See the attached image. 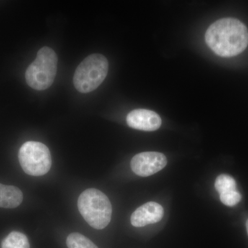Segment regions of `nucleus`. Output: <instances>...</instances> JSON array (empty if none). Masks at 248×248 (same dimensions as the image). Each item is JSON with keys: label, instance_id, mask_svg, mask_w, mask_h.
I'll return each instance as SVG.
<instances>
[{"label": "nucleus", "instance_id": "1a4fd4ad", "mask_svg": "<svg viewBox=\"0 0 248 248\" xmlns=\"http://www.w3.org/2000/svg\"><path fill=\"white\" fill-rule=\"evenodd\" d=\"M22 201V192L18 187L0 184V208H17Z\"/></svg>", "mask_w": 248, "mask_h": 248}, {"label": "nucleus", "instance_id": "9b49d317", "mask_svg": "<svg viewBox=\"0 0 248 248\" xmlns=\"http://www.w3.org/2000/svg\"><path fill=\"white\" fill-rule=\"evenodd\" d=\"M66 245L68 248H98L91 240L78 232L68 235Z\"/></svg>", "mask_w": 248, "mask_h": 248}, {"label": "nucleus", "instance_id": "39448f33", "mask_svg": "<svg viewBox=\"0 0 248 248\" xmlns=\"http://www.w3.org/2000/svg\"><path fill=\"white\" fill-rule=\"evenodd\" d=\"M19 164L31 176L45 175L50 170L52 157L48 147L38 141H27L19 149Z\"/></svg>", "mask_w": 248, "mask_h": 248}, {"label": "nucleus", "instance_id": "f03ea898", "mask_svg": "<svg viewBox=\"0 0 248 248\" xmlns=\"http://www.w3.org/2000/svg\"><path fill=\"white\" fill-rule=\"evenodd\" d=\"M78 206L85 221L94 229H104L110 222L112 205L102 191L94 188L84 191L78 199Z\"/></svg>", "mask_w": 248, "mask_h": 248}, {"label": "nucleus", "instance_id": "f8f14e48", "mask_svg": "<svg viewBox=\"0 0 248 248\" xmlns=\"http://www.w3.org/2000/svg\"><path fill=\"white\" fill-rule=\"evenodd\" d=\"M215 186L219 195L229 191L236 190V183L234 178L227 174H221L218 176L217 178Z\"/></svg>", "mask_w": 248, "mask_h": 248}, {"label": "nucleus", "instance_id": "4468645a", "mask_svg": "<svg viewBox=\"0 0 248 248\" xmlns=\"http://www.w3.org/2000/svg\"><path fill=\"white\" fill-rule=\"evenodd\" d=\"M246 228H247V232L248 234V220L247 221V223H246Z\"/></svg>", "mask_w": 248, "mask_h": 248}, {"label": "nucleus", "instance_id": "9d476101", "mask_svg": "<svg viewBox=\"0 0 248 248\" xmlns=\"http://www.w3.org/2000/svg\"><path fill=\"white\" fill-rule=\"evenodd\" d=\"M1 248H30V244L25 234L14 231L3 240Z\"/></svg>", "mask_w": 248, "mask_h": 248}, {"label": "nucleus", "instance_id": "ddd939ff", "mask_svg": "<svg viewBox=\"0 0 248 248\" xmlns=\"http://www.w3.org/2000/svg\"><path fill=\"white\" fill-rule=\"evenodd\" d=\"M220 200L224 205L231 207L234 206L239 203L241 200V195L237 190L229 191L220 194Z\"/></svg>", "mask_w": 248, "mask_h": 248}, {"label": "nucleus", "instance_id": "f257e3e1", "mask_svg": "<svg viewBox=\"0 0 248 248\" xmlns=\"http://www.w3.org/2000/svg\"><path fill=\"white\" fill-rule=\"evenodd\" d=\"M209 48L218 56L231 58L244 51L248 45V28L239 19L223 18L213 23L205 36Z\"/></svg>", "mask_w": 248, "mask_h": 248}, {"label": "nucleus", "instance_id": "20e7f679", "mask_svg": "<svg viewBox=\"0 0 248 248\" xmlns=\"http://www.w3.org/2000/svg\"><path fill=\"white\" fill-rule=\"evenodd\" d=\"M108 72V62L101 54H92L77 68L73 77V84L80 93H88L97 89Z\"/></svg>", "mask_w": 248, "mask_h": 248}, {"label": "nucleus", "instance_id": "7ed1b4c3", "mask_svg": "<svg viewBox=\"0 0 248 248\" xmlns=\"http://www.w3.org/2000/svg\"><path fill=\"white\" fill-rule=\"evenodd\" d=\"M58 59L53 49L45 46L26 71V80L32 89L44 91L50 87L58 70Z\"/></svg>", "mask_w": 248, "mask_h": 248}, {"label": "nucleus", "instance_id": "423d86ee", "mask_svg": "<svg viewBox=\"0 0 248 248\" xmlns=\"http://www.w3.org/2000/svg\"><path fill=\"white\" fill-rule=\"evenodd\" d=\"M167 165L164 154L157 152H144L135 155L131 160L132 170L137 175L146 177L159 172Z\"/></svg>", "mask_w": 248, "mask_h": 248}, {"label": "nucleus", "instance_id": "6e6552de", "mask_svg": "<svg viewBox=\"0 0 248 248\" xmlns=\"http://www.w3.org/2000/svg\"><path fill=\"white\" fill-rule=\"evenodd\" d=\"M164 210L156 202H148L137 209L131 215V224L137 228L157 223L162 219Z\"/></svg>", "mask_w": 248, "mask_h": 248}, {"label": "nucleus", "instance_id": "0eeeda50", "mask_svg": "<svg viewBox=\"0 0 248 248\" xmlns=\"http://www.w3.org/2000/svg\"><path fill=\"white\" fill-rule=\"evenodd\" d=\"M127 124L130 128L143 131H155L161 127V119L157 113L146 109H136L127 116Z\"/></svg>", "mask_w": 248, "mask_h": 248}]
</instances>
